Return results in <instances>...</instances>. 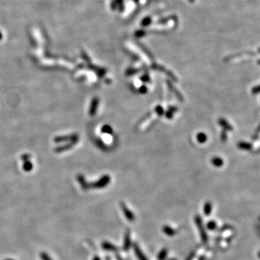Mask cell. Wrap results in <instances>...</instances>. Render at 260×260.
<instances>
[{
  "instance_id": "1",
  "label": "cell",
  "mask_w": 260,
  "mask_h": 260,
  "mask_svg": "<svg viewBox=\"0 0 260 260\" xmlns=\"http://www.w3.org/2000/svg\"><path fill=\"white\" fill-rule=\"evenodd\" d=\"M194 221H195L196 225H197L198 230H199L202 241L205 243H206L208 242V234H207L206 231H205V227L203 226V222L202 221V218H200V216L199 215H197L195 217V218H194Z\"/></svg>"
},
{
  "instance_id": "2",
  "label": "cell",
  "mask_w": 260,
  "mask_h": 260,
  "mask_svg": "<svg viewBox=\"0 0 260 260\" xmlns=\"http://www.w3.org/2000/svg\"><path fill=\"white\" fill-rule=\"evenodd\" d=\"M111 177L108 175L103 176L99 180H98L96 182L90 183V187L94 189H101L104 188L110 183Z\"/></svg>"
},
{
  "instance_id": "3",
  "label": "cell",
  "mask_w": 260,
  "mask_h": 260,
  "mask_svg": "<svg viewBox=\"0 0 260 260\" xmlns=\"http://www.w3.org/2000/svg\"><path fill=\"white\" fill-rule=\"evenodd\" d=\"M76 142L79 141V135L77 134H72L70 135L66 136H59L54 138V142L56 143H62V142Z\"/></svg>"
},
{
  "instance_id": "4",
  "label": "cell",
  "mask_w": 260,
  "mask_h": 260,
  "mask_svg": "<svg viewBox=\"0 0 260 260\" xmlns=\"http://www.w3.org/2000/svg\"><path fill=\"white\" fill-rule=\"evenodd\" d=\"M121 210H123L124 215V216L126 217L127 219L130 222L134 221V214L132 213V212H131V211L130 210V209L127 208L126 205L124 204L123 202L121 203Z\"/></svg>"
},
{
  "instance_id": "5",
  "label": "cell",
  "mask_w": 260,
  "mask_h": 260,
  "mask_svg": "<svg viewBox=\"0 0 260 260\" xmlns=\"http://www.w3.org/2000/svg\"><path fill=\"white\" fill-rule=\"evenodd\" d=\"M99 99H98L97 97L93 98V99H92L91 103H90V111H89V114H90V115L91 116H95V114H96L98 106H99Z\"/></svg>"
},
{
  "instance_id": "6",
  "label": "cell",
  "mask_w": 260,
  "mask_h": 260,
  "mask_svg": "<svg viewBox=\"0 0 260 260\" xmlns=\"http://www.w3.org/2000/svg\"><path fill=\"white\" fill-rule=\"evenodd\" d=\"M77 143H76V142H70V143H67V144L62 145V146H59L57 147V148H55V152H61L64 151H66V150H69V149H71L72 148V147L74 146V145H75L77 144Z\"/></svg>"
},
{
  "instance_id": "7",
  "label": "cell",
  "mask_w": 260,
  "mask_h": 260,
  "mask_svg": "<svg viewBox=\"0 0 260 260\" xmlns=\"http://www.w3.org/2000/svg\"><path fill=\"white\" fill-rule=\"evenodd\" d=\"M134 252H135L136 256H137V257L138 258V259L139 260H148V258L145 257V255L144 254H143V252H142L140 248H139V246H138L137 243H134Z\"/></svg>"
},
{
  "instance_id": "8",
  "label": "cell",
  "mask_w": 260,
  "mask_h": 260,
  "mask_svg": "<svg viewBox=\"0 0 260 260\" xmlns=\"http://www.w3.org/2000/svg\"><path fill=\"white\" fill-rule=\"evenodd\" d=\"M101 246L104 250L111 251V252H116L118 250V248L115 245H114L111 243H109L108 241H104L101 244Z\"/></svg>"
},
{
  "instance_id": "9",
  "label": "cell",
  "mask_w": 260,
  "mask_h": 260,
  "mask_svg": "<svg viewBox=\"0 0 260 260\" xmlns=\"http://www.w3.org/2000/svg\"><path fill=\"white\" fill-rule=\"evenodd\" d=\"M131 246V238H130V232L127 231L124 236V249L125 251H128Z\"/></svg>"
},
{
  "instance_id": "10",
  "label": "cell",
  "mask_w": 260,
  "mask_h": 260,
  "mask_svg": "<svg viewBox=\"0 0 260 260\" xmlns=\"http://www.w3.org/2000/svg\"><path fill=\"white\" fill-rule=\"evenodd\" d=\"M77 180L78 181H79V183H80V186H82V188L83 189V190H88L89 188H90V183H88L86 181V180L84 178V176L83 175H78L77 176Z\"/></svg>"
},
{
  "instance_id": "11",
  "label": "cell",
  "mask_w": 260,
  "mask_h": 260,
  "mask_svg": "<svg viewBox=\"0 0 260 260\" xmlns=\"http://www.w3.org/2000/svg\"><path fill=\"white\" fill-rule=\"evenodd\" d=\"M163 232L168 236H174L176 234V230L168 225H164L163 227Z\"/></svg>"
},
{
  "instance_id": "12",
  "label": "cell",
  "mask_w": 260,
  "mask_h": 260,
  "mask_svg": "<svg viewBox=\"0 0 260 260\" xmlns=\"http://www.w3.org/2000/svg\"><path fill=\"white\" fill-rule=\"evenodd\" d=\"M33 168V163L30 161H25L24 163H23V168L25 171H32Z\"/></svg>"
},
{
  "instance_id": "13",
  "label": "cell",
  "mask_w": 260,
  "mask_h": 260,
  "mask_svg": "<svg viewBox=\"0 0 260 260\" xmlns=\"http://www.w3.org/2000/svg\"><path fill=\"white\" fill-rule=\"evenodd\" d=\"M211 212H212V204H211L210 202H208L205 205L204 207L205 215L206 216H209L210 215Z\"/></svg>"
},
{
  "instance_id": "14",
  "label": "cell",
  "mask_w": 260,
  "mask_h": 260,
  "mask_svg": "<svg viewBox=\"0 0 260 260\" xmlns=\"http://www.w3.org/2000/svg\"><path fill=\"white\" fill-rule=\"evenodd\" d=\"M167 254H168V250L166 249H162L161 252L158 254V258L159 260H164L167 257Z\"/></svg>"
},
{
  "instance_id": "15",
  "label": "cell",
  "mask_w": 260,
  "mask_h": 260,
  "mask_svg": "<svg viewBox=\"0 0 260 260\" xmlns=\"http://www.w3.org/2000/svg\"><path fill=\"white\" fill-rule=\"evenodd\" d=\"M219 124L221 125V126H223V127H224V128L226 129V130H233L232 126H230V125L229 124L228 122H227V121H225V119H220L219 120Z\"/></svg>"
},
{
  "instance_id": "16",
  "label": "cell",
  "mask_w": 260,
  "mask_h": 260,
  "mask_svg": "<svg viewBox=\"0 0 260 260\" xmlns=\"http://www.w3.org/2000/svg\"><path fill=\"white\" fill-rule=\"evenodd\" d=\"M212 163L217 167H220L223 164V161L221 158H214L212 160Z\"/></svg>"
},
{
  "instance_id": "17",
  "label": "cell",
  "mask_w": 260,
  "mask_h": 260,
  "mask_svg": "<svg viewBox=\"0 0 260 260\" xmlns=\"http://www.w3.org/2000/svg\"><path fill=\"white\" fill-rule=\"evenodd\" d=\"M101 132H102L103 133L110 134L113 133V130L109 125H104V126H103L102 129H101Z\"/></svg>"
},
{
  "instance_id": "18",
  "label": "cell",
  "mask_w": 260,
  "mask_h": 260,
  "mask_svg": "<svg viewBox=\"0 0 260 260\" xmlns=\"http://www.w3.org/2000/svg\"><path fill=\"white\" fill-rule=\"evenodd\" d=\"M197 140L199 143H204L207 140V136L204 133H199L197 134Z\"/></svg>"
},
{
  "instance_id": "19",
  "label": "cell",
  "mask_w": 260,
  "mask_h": 260,
  "mask_svg": "<svg viewBox=\"0 0 260 260\" xmlns=\"http://www.w3.org/2000/svg\"><path fill=\"white\" fill-rule=\"evenodd\" d=\"M207 228H208L210 230H213L217 228V224H216V223L215 221H211L210 222H208V224H207Z\"/></svg>"
},
{
  "instance_id": "20",
  "label": "cell",
  "mask_w": 260,
  "mask_h": 260,
  "mask_svg": "<svg viewBox=\"0 0 260 260\" xmlns=\"http://www.w3.org/2000/svg\"><path fill=\"white\" fill-rule=\"evenodd\" d=\"M239 147L241 149H245V150H249L252 148V145L247 143H240L239 144Z\"/></svg>"
},
{
  "instance_id": "21",
  "label": "cell",
  "mask_w": 260,
  "mask_h": 260,
  "mask_svg": "<svg viewBox=\"0 0 260 260\" xmlns=\"http://www.w3.org/2000/svg\"><path fill=\"white\" fill-rule=\"evenodd\" d=\"M40 257H41V260H53L52 258L49 257V255L46 253V252H41V253L40 254Z\"/></svg>"
},
{
  "instance_id": "22",
  "label": "cell",
  "mask_w": 260,
  "mask_h": 260,
  "mask_svg": "<svg viewBox=\"0 0 260 260\" xmlns=\"http://www.w3.org/2000/svg\"><path fill=\"white\" fill-rule=\"evenodd\" d=\"M30 158H31V155H29V154H23V155H22L21 156V159L23 162L30 161Z\"/></svg>"
},
{
  "instance_id": "23",
  "label": "cell",
  "mask_w": 260,
  "mask_h": 260,
  "mask_svg": "<svg viewBox=\"0 0 260 260\" xmlns=\"http://www.w3.org/2000/svg\"><path fill=\"white\" fill-rule=\"evenodd\" d=\"M156 110V113H157L158 114H159V115H161V114H163V108H162L161 106H157L155 108Z\"/></svg>"
},
{
  "instance_id": "24",
  "label": "cell",
  "mask_w": 260,
  "mask_h": 260,
  "mask_svg": "<svg viewBox=\"0 0 260 260\" xmlns=\"http://www.w3.org/2000/svg\"><path fill=\"white\" fill-rule=\"evenodd\" d=\"M82 56H83V59H84L86 61H88V62H90V59H89V56H88V54H85V52H82Z\"/></svg>"
},
{
  "instance_id": "25",
  "label": "cell",
  "mask_w": 260,
  "mask_h": 260,
  "mask_svg": "<svg viewBox=\"0 0 260 260\" xmlns=\"http://www.w3.org/2000/svg\"><path fill=\"white\" fill-rule=\"evenodd\" d=\"M139 91H140L141 93H146V92H147L146 86H145V85L142 86L140 89H139Z\"/></svg>"
},
{
  "instance_id": "26",
  "label": "cell",
  "mask_w": 260,
  "mask_h": 260,
  "mask_svg": "<svg viewBox=\"0 0 260 260\" xmlns=\"http://www.w3.org/2000/svg\"><path fill=\"white\" fill-rule=\"evenodd\" d=\"M259 87L258 86H257V87H254V88H253V90H252V92H253L254 94H257V93H258V92H259Z\"/></svg>"
},
{
  "instance_id": "27",
  "label": "cell",
  "mask_w": 260,
  "mask_h": 260,
  "mask_svg": "<svg viewBox=\"0 0 260 260\" xmlns=\"http://www.w3.org/2000/svg\"><path fill=\"white\" fill-rule=\"evenodd\" d=\"M226 138H227L226 134H225V132H223V133H222V134H221V139H223V141H225V140H226Z\"/></svg>"
},
{
  "instance_id": "28",
  "label": "cell",
  "mask_w": 260,
  "mask_h": 260,
  "mask_svg": "<svg viewBox=\"0 0 260 260\" xmlns=\"http://www.w3.org/2000/svg\"><path fill=\"white\" fill-rule=\"evenodd\" d=\"M92 260H101V258H100L99 257H98V256H96V257H94L93 259H92Z\"/></svg>"
},
{
  "instance_id": "29",
  "label": "cell",
  "mask_w": 260,
  "mask_h": 260,
  "mask_svg": "<svg viewBox=\"0 0 260 260\" xmlns=\"http://www.w3.org/2000/svg\"><path fill=\"white\" fill-rule=\"evenodd\" d=\"M2 37H3V36H2V33L0 32V41H1V40L2 39Z\"/></svg>"
},
{
  "instance_id": "30",
  "label": "cell",
  "mask_w": 260,
  "mask_h": 260,
  "mask_svg": "<svg viewBox=\"0 0 260 260\" xmlns=\"http://www.w3.org/2000/svg\"><path fill=\"white\" fill-rule=\"evenodd\" d=\"M4 260H14L13 259H4Z\"/></svg>"
},
{
  "instance_id": "31",
  "label": "cell",
  "mask_w": 260,
  "mask_h": 260,
  "mask_svg": "<svg viewBox=\"0 0 260 260\" xmlns=\"http://www.w3.org/2000/svg\"><path fill=\"white\" fill-rule=\"evenodd\" d=\"M190 1L192 2H194V0H190Z\"/></svg>"
}]
</instances>
